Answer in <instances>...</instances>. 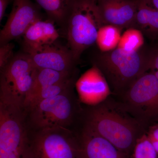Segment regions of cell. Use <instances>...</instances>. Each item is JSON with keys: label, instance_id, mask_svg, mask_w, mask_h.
<instances>
[{"label": "cell", "instance_id": "cell-19", "mask_svg": "<svg viewBox=\"0 0 158 158\" xmlns=\"http://www.w3.org/2000/svg\"><path fill=\"white\" fill-rule=\"evenodd\" d=\"M121 29L110 25H104L99 29L96 44L100 52H108L117 47L121 38Z\"/></svg>", "mask_w": 158, "mask_h": 158}, {"label": "cell", "instance_id": "cell-7", "mask_svg": "<svg viewBox=\"0 0 158 158\" xmlns=\"http://www.w3.org/2000/svg\"><path fill=\"white\" fill-rule=\"evenodd\" d=\"M31 148V158H82L80 140L69 128L36 131Z\"/></svg>", "mask_w": 158, "mask_h": 158}, {"label": "cell", "instance_id": "cell-4", "mask_svg": "<svg viewBox=\"0 0 158 158\" xmlns=\"http://www.w3.org/2000/svg\"><path fill=\"white\" fill-rule=\"evenodd\" d=\"M23 109L0 102V158H31Z\"/></svg>", "mask_w": 158, "mask_h": 158}, {"label": "cell", "instance_id": "cell-21", "mask_svg": "<svg viewBox=\"0 0 158 158\" xmlns=\"http://www.w3.org/2000/svg\"><path fill=\"white\" fill-rule=\"evenodd\" d=\"M158 154L147 135L137 139L132 158H158Z\"/></svg>", "mask_w": 158, "mask_h": 158}, {"label": "cell", "instance_id": "cell-6", "mask_svg": "<svg viewBox=\"0 0 158 158\" xmlns=\"http://www.w3.org/2000/svg\"><path fill=\"white\" fill-rule=\"evenodd\" d=\"M94 106L88 112L86 125L122 152L129 151L137 140L134 124L104 106Z\"/></svg>", "mask_w": 158, "mask_h": 158}, {"label": "cell", "instance_id": "cell-3", "mask_svg": "<svg viewBox=\"0 0 158 158\" xmlns=\"http://www.w3.org/2000/svg\"><path fill=\"white\" fill-rule=\"evenodd\" d=\"M37 68L24 52L15 54L6 66L1 69L0 102L24 109Z\"/></svg>", "mask_w": 158, "mask_h": 158}, {"label": "cell", "instance_id": "cell-10", "mask_svg": "<svg viewBox=\"0 0 158 158\" xmlns=\"http://www.w3.org/2000/svg\"><path fill=\"white\" fill-rule=\"evenodd\" d=\"M33 64L38 69H49L59 71L73 72L77 63L68 47L56 42L44 46L28 54Z\"/></svg>", "mask_w": 158, "mask_h": 158}, {"label": "cell", "instance_id": "cell-20", "mask_svg": "<svg viewBox=\"0 0 158 158\" xmlns=\"http://www.w3.org/2000/svg\"><path fill=\"white\" fill-rule=\"evenodd\" d=\"M144 38L140 30L130 28L121 35L117 48L127 52H137L143 47Z\"/></svg>", "mask_w": 158, "mask_h": 158}, {"label": "cell", "instance_id": "cell-26", "mask_svg": "<svg viewBox=\"0 0 158 158\" xmlns=\"http://www.w3.org/2000/svg\"><path fill=\"white\" fill-rule=\"evenodd\" d=\"M94 1H95V2H97L98 1V0H94Z\"/></svg>", "mask_w": 158, "mask_h": 158}, {"label": "cell", "instance_id": "cell-25", "mask_svg": "<svg viewBox=\"0 0 158 158\" xmlns=\"http://www.w3.org/2000/svg\"><path fill=\"white\" fill-rule=\"evenodd\" d=\"M147 4L158 10V0H143Z\"/></svg>", "mask_w": 158, "mask_h": 158}, {"label": "cell", "instance_id": "cell-9", "mask_svg": "<svg viewBox=\"0 0 158 158\" xmlns=\"http://www.w3.org/2000/svg\"><path fill=\"white\" fill-rule=\"evenodd\" d=\"M126 97L131 107L143 115H158V80L152 73H145L131 85Z\"/></svg>", "mask_w": 158, "mask_h": 158}, {"label": "cell", "instance_id": "cell-16", "mask_svg": "<svg viewBox=\"0 0 158 158\" xmlns=\"http://www.w3.org/2000/svg\"><path fill=\"white\" fill-rule=\"evenodd\" d=\"M147 34L158 33V10L143 0H138V8L132 27Z\"/></svg>", "mask_w": 158, "mask_h": 158}, {"label": "cell", "instance_id": "cell-12", "mask_svg": "<svg viewBox=\"0 0 158 158\" xmlns=\"http://www.w3.org/2000/svg\"><path fill=\"white\" fill-rule=\"evenodd\" d=\"M76 88L82 101L96 106L110 95V85L101 71L95 65L88 69L77 81Z\"/></svg>", "mask_w": 158, "mask_h": 158}, {"label": "cell", "instance_id": "cell-17", "mask_svg": "<svg viewBox=\"0 0 158 158\" xmlns=\"http://www.w3.org/2000/svg\"><path fill=\"white\" fill-rule=\"evenodd\" d=\"M76 82L74 75L60 83L41 88L29 97L26 100L24 110L33 106L44 100L54 97L63 93L68 89L73 88Z\"/></svg>", "mask_w": 158, "mask_h": 158}, {"label": "cell", "instance_id": "cell-24", "mask_svg": "<svg viewBox=\"0 0 158 158\" xmlns=\"http://www.w3.org/2000/svg\"><path fill=\"white\" fill-rule=\"evenodd\" d=\"M14 0H0V21H2L6 12V9L10 3Z\"/></svg>", "mask_w": 158, "mask_h": 158}, {"label": "cell", "instance_id": "cell-8", "mask_svg": "<svg viewBox=\"0 0 158 158\" xmlns=\"http://www.w3.org/2000/svg\"><path fill=\"white\" fill-rule=\"evenodd\" d=\"M11 13L0 32V45L23 37L34 22L42 19L37 4L31 0H14Z\"/></svg>", "mask_w": 158, "mask_h": 158}, {"label": "cell", "instance_id": "cell-22", "mask_svg": "<svg viewBox=\"0 0 158 158\" xmlns=\"http://www.w3.org/2000/svg\"><path fill=\"white\" fill-rule=\"evenodd\" d=\"M14 44L9 42L0 47V70L4 68L14 58Z\"/></svg>", "mask_w": 158, "mask_h": 158}, {"label": "cell", "instance_id": "cell-14", "mask_svg": "<svg viewBox=\"0 0 158 158\" xmlns=\"http://www.w3.org/2000/svg\"><path fill=\"white\" fill-rule=\"evenodd\" d=\"M59 34L53 22L40 19L34 22L23 36V52L31 54L44 46L57 42Z\"/></svg>", "mask_w": 158, "mask_h": 158}, {"label": "cell", "instance_id": "cell-13", "mask_svg": "<svg viewBox=\"0 0 158 158\" xmlns=\"http://www.w3.org/2000/svg\"><path fill=\"white\" fill-rule=\"evenodd\" d=\"M82 158H125V153L86 125L79 139Z\"/></svg>", "mask_w": 158, "mask_h": 158}, {"label": "cell", "instance_id": "cell-15", "mask_svg": "<svg viewBox=\"0 0 158 158\" xmlns=\"http://www.w3.org/2000/svg\"><path fill=\"white\" fill-rule=\"evenodd\" d=\"M45 11L48 19L62 29L65 27L74 0H34Z\"/></svg>", "mask_w": 158, "mask_h": 158}, {"label": "cell", "instance_id": "cell-1", "mask_svg": "<svg viewBox=\"0 0 158 158\" xmlns=\"http://www.w3.org/2000/svg\"><path fill=\"white\" fill-rule=\"evenodd\" d=\"M149 54L143 47L131 52L116 48L110 52L97 53L92 62L101 71L113 90L126 92L149 69Z\"/></svg>", "mask_w": 158, "mask_h": 158}, {"label": "cell", "instance_id": "cell-2", "mask_svg": "<svg viewBox=\"0 0 158 158\" xmlns=\"http://www.w3.org/2000/svg\"><path fill=\"white\" fill-rule=\"evenodd\" d=\"M103 25L96 2L74 0L63 31L77 62L84 51L96 43L99 29Z\"/></svg>", "mask_w": 158, "mask_h": 158}, {"label": "cell", "instance_id": "cell-11", "mask_svg": "<svg viewBox=\"0 0 158 158\" xmlns=\"http://www.w3.org/2000/svg\"><path fill=\"white\" fill-rule=\"evenodd\" d=\"M96 2L104 24L114 26L121 30L132 27L138 0H98Z\"/></svg>", "mask_w": 158, "mask_h": 158}, {"label": "cell", "instance_id": "cell-18", "mask_svg": "<svg viewBox=\"0 0 158 158\" xmlns=\"http://www.w3.org/2000/svg\"><path fill=\"white\" fill-rule=\"evenodd\" d=\"M75 73V72H66L49 69L37 68L33 86L26 100L41 88L63 81L73 77Z\"/></svg>", "mask_w": 158, "mask_h": 158}, {"label": "cell", "instance_id": "cell-23", "mask_svg": "<svg viewBox=\"0 0 158 158\" xmlns=\"http://www.w3.org/2000/svg\"><path fill=\"white\" fill-rule=\"evenodd\" d=\"M149 69L152 70L158 80V50L154 52H150Z\"/></svg>", "mask_w": 158, "mask_h": 158}, {"label": "cell", "instance_id": "cell-5", "mask_svg": "<svg viewBox=\"0 0 158 158\" xmlns=\"http://www.w3.org/2000/svg\"><path fill=\"white\" fill-rule=\"evenodd\" d=\"M73 88L24 110L36 131L68 128L72 124L77 112V102Z\"/></svg>", "mask_w": 158, "mask_h": 158}]
</instances>
